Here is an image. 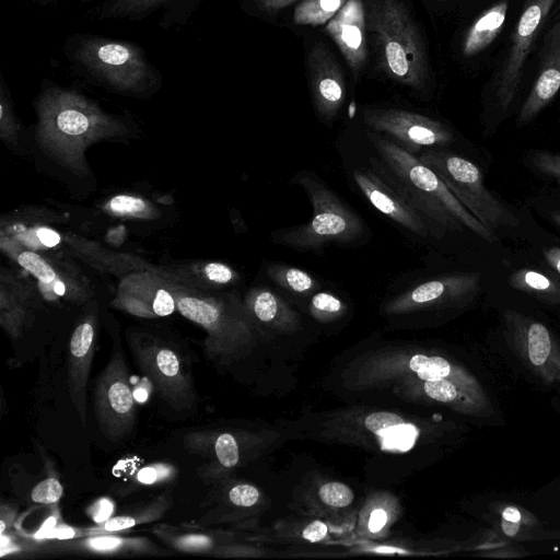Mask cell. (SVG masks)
<instances>
[{
  "instance_id": "obj_46",
  "label": "cell",
  "mask_w": 560,
  "mask_h": 560,
  "mask_svg": "<svg viewBox=\"0 0 560 560\" xmlns=\"http://www.w3.org/2000/svg\"><path fill=\"white\" fill-rule=\"evenodd\" d=\"M37 236L47 247H54L60 242V235L56 231L47 228L38 229Z\"/></svg>"
},
{
  "instance_id": "obj_51",
  "label": "cell",
  "mask_w": 560,
  "mask_h": 560,
  "mask_svg": "<svg viewBox=\"0 0 560 560\" xmlns=\"http://www.w3.org/2000/svg\"><path fill=\"white\" fill-rule=\"evenodd\" d=\"M248 1H252L256 7L260 5L264 8H270L271 3H275V2L283 3V2H289L292 0H248Z\"/></svg>"
},
{
  "instance_id": "obj_45",
  "label": "cell",
  "mask_w": 560,
  "mask_h": 560,
  "mask_svg": "<svg viewBox=\"0 0 560 560\" xmlns=\"http://www.w3.org/2000/svg\"><path fill=\"white\" fill-rule=\"evenodd\" d=\"M387 521V514L382 509H376L372 512L370 520H369V529L372 533H376L381 530Z\"/></svg>"
},
{
  "instance_id": "obj_55",
  "label": "cell",
  "mask_w": 560,
  "mask_h": 560,
  "mask_svg": "<svg viewBox=\"0 0 560 560\" xmlns=\"http://www.w3.org/2000/svg\"><path fill=\"white\" fill-rule=\"evenodd\" d=\"M78 1H79L80 3L85 4V3H92V2H93V1H95V0H78Z\"/></svg>"
},
{
  "instance_id": "obj_5",
  "label": "cell",
  "mask_w": 560,
  "mask_h": 560,
  "mask_svg": "<svg viewBox=\"0 0 560 560\" xmlns=\"http://www.w3.org/2000/svg\"><path fill=\"white\" fill-rule=\"evenodd\" d=\"M417 158L435 172L462 205L492 232L520 224L517 217L487 189L480 168L471 161L443 147L424 149Z\"/></svg>"
},
{
  "instance_id": "obj_23",
  "label": "cell",
  "mask_w": 560,
  "mask_h": 560,
  "mask_svg": "<svg viewBox=\"0 0 560 560\" xmlns=\"http://www.w3.org/2000/svg\"><path fill=\"white\" fill-rule=\"evenodd\" d=\"M491 527L515 542L560 540V530L548 529L544 525L530 526L505 521L494 514L486 515Z\"/></svg>"
},
{
  "instance_id": "obj_24",
  "label": "cell",
  "mask_w": 560,
  "mask_h": 560,
  "mask_svg": "<svg viewBox=\"0 0 560 560\" xmlns=\"http://www.w3.org/2000/svg\"><path fill=\"white\" fill-rule=\"evenodd\" d=\"M472 549L486 558H520L527 556L518 542L504 537L494 528L482 529L474 542Z\"/></svg>"
},
{
  "instance_id": "obj_36",
  "label": "cell",
  "mask_w": 560,
  "mask_h": 560,
  "mask_svg": "<svg viewBox=\"0 0 560 560\" xmlns=\"http://www.w3.org/2000/svg\"><path fill=\"white\" fill-rule=\"evenodd\" d=\"M229 498L237 506L249 508L258 501L259 492L250 485H238L230 490Z\"/></svg>"
},
{
  "instance_id": "obj_2",
  "label": "cell",
  "mask_w": 560,
  "mask_h": 560,
  "mask_svg": "<svg viewBox=\"0 0 560 560\" xmlns=\"http://www.w3.org/2000/svg\"><path fill=\"white\" fill-rule=\"evenodd\" d=\"M366 136L385 174L421 214L444 230L467 228L488 242L497 238L494 232L474 217L435 172L416 155L375 131H366Z\"/></svg>"
},
{
  "instance_id": "obj_15",
  "label": "cell",
  "mask_w": 560,
  "mask_h": 560,
  "mask_svg": "<svg viewBox=\"0 0 560 560\" xmlns=\"http://www.w3.org/2000/svg\"><path fill=\"white\" fill-rule=\"evenodd\" d=\"M560 89V19L549 28L539 54L538 73L525 100L517 124L535 118L556 96Z\"/></svg>"
},
{
  "instance_id": "obj_50",
  "label": "cell",
  "mask_w": 560,
  "mask_h": 560,
  "mask_svg": "<svg viewBox=\"0 0 560 560\" xmlns=\"http://www.w3.org/2000/svg\"><path fill=\"white\" fill-rule=\"evenodd\" d=\"M33 3L43 7V8H57L59 5V0H30Z\"/></svg>"
},
{
  "instance_id": "obj_7",
  "label": "cell",
  "mask_w": 560,
  "mask_h": 560,
  "mask_svg": "<svg viewBox=\"0 0 560 560\" xmlns=\"http://www.w3.org/2000/svg\"><path fill=\"white\" fill-rule=\"evenodd\" d=\"M504 335L513 353L538 380L560 387V342L541 322L517 311L503 314Z\"/></svg>"
},
{
  "instance_id": "obj_11",
  "label": "cell",
  "mask_w": 560,
  "mask_h": 560,
  "mask_svg": "<svg viewBox=\"0 0 560 560\" xmlns=\"http://www.w3.org/2000/svg\"><path fill=\"white\" fill-rule=\"evenodd\" d=\"M205 0H101L84 14L92 21L140 22L159 14L163 31L186 27Z\"/></svg>"
},
{
  "instance_id": "obj_28",
  "label": "cell",
  "mask_w": 560,
  "mask_h": 560,
  "mask_svg": "<svg viewBox=\"0 0 560 560\" xmlns=\"http://www.w3.org/2000/svg\"><path fill=\"white\" fill-rule=\"evenodd\" d=\"M310 310L318 318H330L338 316L345 310V304L331 292L317 291L311 298Z\"/></svg>"
},
{
  "instance_id": "obj_39",
  "label": "cell",
  "mask_w": 560,
  "mask_h": 560,
  "mask_svg": "<svg viewBox=\"0 0 560 560\" xmlns=\"http://www.w3.org/2000/svg\"><path fill=\"white\" fill-rule=\"evenodd\" d=\"M205 272L209 280L218 284L230 283L237 277L229 266L219 262L208 264L205 268Z\"/></svg>"
},
{
  "instance_id": "obj_49",
  "label": "cell",
  "mask_w": 560,
  "mask_h": 560,
  "mask_svg": "<svg viewBox=\"0 0 560 560\" xmlns=\"http://www.w3.org/2000/svg\"><path fill=\"white\" fill-rule=\"evenodd\" d=\"M57 526V520L55 516H50L46 520L39 530L34 535L35 538L43 539Z\"/></svg>"
},
{
  "instance_id": "obj_8",
  "label": "cell",
  "mask_w": 560,
  "mask_h": 560,
  "mask_svg": "<svg viewBox=\"0 0 560 560\" xmlns=\"http://www.w3.org/2000/svg\"><path fill=\"white\" fill-rule=\"evenodd\" d=\"M557 1L524 0L506 56L493 81L497 104L503 113L516 96L527 58Z\"/></svg>"
},
{
  "instance_id": "obj_19",
  "label": "cell",
  "mask_w": 560,
  "mask_h": 560,
  "mask_svg": "<svg viewBox=\"0 0 560 560\" xmlns=\"http://www.w3.org/2000/svg\"><path fill=\"white\" fill-rule=\"evenodd\" d=\"M312 95L318 116L326 124L338 115L343 102L341 77L335 71H319L312 75Z\"/></svg>"
},
{
  "instance_id": "obj_20",
  "label": "cell",
  "mask_w": 560,
  "mask_h": 560,
  "mask_svg": "<svg viewBox=\"0 0 560 560\" xmlns=\"http://www.w3.org/2000/svg\"><path fill=\"white\" fill-rule=\"evenodd\" d=\"M247 305L253 315L261 323L291 325L293 313L285 302L268 288L260 287L252 290Z\"/></svg>"
},
{
  "instance_id": "obj_3",
  "label": "cell",
  "mask_w": 560,
  "mask_h": 560,
  "mask_svg": "<svg viewBox=\"0 0 560 560\" xmlns=\"http://www.w3.org/2000/svg\"><path fill=\"white\" fill-rule=\"evenodd\" d=\"M292 183L305 190L312 218L304 224L275 231L273 243L306 252L331 244H353L363 237L364 220L314 173L299 172Z\"/></svg>"
},
{
  "instance_id": "obj_56",
  "label": "cell",
  "mask_w": 560,
  "mask_h": 560,
  "mask_svg": "<svg viewBox=\"0 0 560 560\" xmlns=\"http://www.w3.org/2000/svg\"><path fill=\"white\" fill-rule=\"evenodd\" d=\"M559 493H560V486H559V489H558Z\"/></svg>"
},
{
  "instance_id": "obj_42",
  "label": "cell",
  "mask_w": 560,
  "mask_h": 560,
  "mask_svg": "<svg viewBox=\"0 0 560 560\" xmlns=\"http://www.w3.org/2000/svg\"><path fill=\"white\" fill-rule=\"evenodd\" d=\"M114 510L113 503L107 499H100L91 506L90 514L96 523H103L110 518Z\"/></svg>"
},
{
  "instance_id": "obj_32",
  "label": "cell",
  "mask_w": 560,
  "mask_h": 560,
  "mask_svg": "<svg viewBox=\"0 0 560 560\" xmlns=\"http://www.w3.org/2000/svg\"><path fill=\"white\" fill-rule=\"evenodd\" d=\"M214 452L224 467H233L238 463V446L232 434H220L214 442Z\"/></svg>"
},
{
  "instance_id": "obj_41",
  "label": "cell",
  "mask_w": 560,
  "mask_h": 560,
  "mask_svg": "<svg viewBox=\"0 0 560 560\" xmlns=\"http://www.w3.org/2000/svg\"><path fill=\"white\" fill-rule=\"evenodd\" d=\"M138 520L133 516H115L103 522L100 529L104 532H119L136 526Z\"/></svg>"
},
{
  "instance_id": "obj_26",
  "label": "cell",
  "mask_w": 560,
  "mask_h": 560,
  "mask_svg": "<svg viewBox=\"0 0 560 560\" xmlns=\"http://www.w3.org/2000/svg\"><path fill=\"white\" fill-rule=\"evenodd\" d=\"M384 450L405 452L410 450L417 439L418 429L411 423L392 425L377 434Z\"/></svg>"
},
{
  "instance_id": "obj_31",
  "label": "cell",
  "mask_w": 560,
  "mask_h": 560,
  "mask_svg": "<svg viewBox=\"0 0 560 560\" xmlns=\"http://www.w3.org/2000/svg\"><path fill=\"white\" fill-rule=\"evenodd\" d=\"M82 545L96 552H116L131 546L140 545V542L116 536H93L85 539Z\"/></svg>"
},
{
  "instance_id": "obj_34",
  "label": "cell",
  "mask_w": 560,
  "mask_h": 560,
  "mask_svg": "<svg viewBox=\"0 0 560 560\" xmlns=\"http://www.w3.org/2000/svg\"><path fill=\"white\" fill-rule=\"evenodd\" d=\"M62 491L59 480L50 477L35 486L31 497L34 502L51 504L61 498Z\"/></svg>"
},
{
  "instance_id": "obj_1",
  "label": "cell",
  "mask_w": 560,
  "mask_h": 560,
  "mask_svg": "<svg viewBox=\"0 0 560 560\" xmlns=\"http://www.w3.org/2000/svg\"><path fill=\"white\" fill-rule=\"evenodd\" d=\"M69 71L113 93L149 97L163 85V73L138 43L75 32L61 46Z\"/></svg>"
},
{
  "instance_id": "obj_9",
  "label": "cell",
  "mask_w": 560,
  "mask_h": 560,
  "mask_svg": "<svg viewBox=\"0 0 560 560\" xmlns=\"http://www.w3.org/2000/svg\"><path fill=\"white\" fill-rule=\"evenodd\" d=\"M94 415L102 434L119 441L130 433L135 423V396L131 390L125 355L112 352L94 390Z\"/></svg>"
},
{
  "instance_id": "obj_12",
  "label": "cell",
  "mask_w": 560,
  "mask_h": 560,
  "mask_svg": "<svg viewBox=\"0 0 560 560\" xmlns=\"http://www.w3.org/2000/svg\"><path fill=\"white\" fill-rule=\"evenodd\" d=\"M352 178L372 207L411 233L428 236L429 230L421 213L393 184L376 158L371 160V167L354 168Z\"/></svg>"
},
{
  "instance_id": "obj_13",
  "label": "cell",
  "mask_w": 560,
  "mask_h": 560,
  "mask_svg": "<svg viewBox=\"0 0 560 560\" xmlns=\"http://www.w3.org/2000/svg\"><path fill=\"white\" fill-rule=\"evenodd\" d=\"M177 307L186 318L207 329L206 348L210 355L232 352L246 334L244 320L219 303L182 296L177 300Z\"/></svg>"
},
{
  "instance_id": "obj_44",
  "label": "cell",
  "mask_w": 560,
  "mask_h": 560,
  "mask_svg": "<svg viewBox=\"0 0 560 560\" xmlns=\"http://www.w3.org/2000/svg\"><path fill=\"white\" fill-rule=\"evenodd\" d=\"M160 468L158 466L144 467L138 472V479L142 483H153L165 475L161 474Z\"/></svg>"
},
{
  "instance_id": "obj_43",
  "label": "cell",
  "mask_w": 560,
  "mask_h": 560,
  "mask_svg": "<svg viewBox=\"0 0 560 560\" xmlns=\"http://www.w3.org/2000/svg\"><path fill=\"white\" fill-rule=\"evenodd\" d=\"M327 534V526L320 521H314L308 524L302 535L303 538L311 541L316 542L322 540Z\"/></svg>"
},
{
  "instance_id": "obj_47",
  "label": "cell",
  "mask_w": 560,
  "mask_h": 560,
  "mask_svg": "<svg viewBox=\"0 0 560 560\" xmlns=\"http://www.w3.org/2000/svg\"><path fill=\"white\" fill-rule=\"evenodd\" d=\"M78 536V532L69 526L62 525L59 527H55L46 537V539L55 538V539H70Z\"/></svg>"
},
{
  "instance_id": "obj_14",
  "label": "cell",
  "mask_w": 560,
  "mask_h": 560,
  "mask_svg": "<svg viewBox=\"0 0 560 560\" xmlns=\"http://www.w3.org/2000/svg\"><path fill=\"white\" fill-rule=\"evenodd\" d=\"M478 272H456L423 281L388 303L393 313L436 305H451L474 296L479 289Z\"/></svg>"
},
{
  "instance_id": "obj_18",
  "label": "cell",
  "mask_w": 560,
  "mask_h": 560,
  "mask_svg": "<svg viewBox=\"0 0 560 560\" xmlns=\"http://www.w3.org/2000/svg\"><path fill=\"white\" fill-rule=\"evenodd\" d=\"M509 1L500 0L487 8L468 28L462 51L465 57H472L489 47L501 33L506 20Z\"/></svg>"
},
{
  "instance_id": "obj_53",
  "label": "cell",
  "mask_w": 560,
  "mask_h": 560,
  "mask_svg": "<svg viewBox=\"0 0 560 560\" xmlns=\"http://www.w3.org/2000/svg\"><path fill=\"white\" fill-rule=\"evenodd\" d=\"M54 290L57 294L62 295L65 293V285L60 282H57L54 287Z\"/></svg>"
},
{
  "instance_id": "obj_38",
  "label": "cell",
  "mask_w": 560,
  "mask_h": 560,
  "mask_svg": "<svg viewBox=\"0 0 560 560\" xmlns=\"http://www.w3.org/2000/svg\"><path fill=\"white\" fill-rule=\"evenodd\" d=\"M109 208L117 213H138L145 208V203L140 198L116 196L110 200Z\"/></svg>"
},
{
  "instance_id": "obj_25",
  "label": "cell",
  "mask_w": 560,
  "mask_h": 560,
  "mask_svg": "<svg viewBox=\"0 0 560 560\" xmlns=\"http://www.w3.org/2000/svg\"><path fill=\"white\" fill-rule=\"evenodd\" d=\"M342 0H306L294 13L298 23L317 25L331 18L340 8Z\"/></svg>"
},
{
  "instance_id": "obj_17",
  "label": "cell",
  "mask_w": 560,
  "mask_h": 560,
  "mask_svg": "<svg viewBox=\"0 0 560 560\" xmlns=\"http://www.w3.org/2000/svg\"><path fill=\"white\" fill-rule=\"evenodd\" d=\"M364 22L361 1L349 0L327 26V32L339 46L353 72L358 71L365 60Z\"/></svg>"
},
{
  "instance_id": "obj_29",
  "label": "cell",
  "mask_w": 560,
  "mask_h": 560,
  "mask_svg": "<svg viewBox=\"0 0 560 560\" xmlns=\"http://www.w3.org/2000/svg\"><path fill=\"white\" fill-rule=\"evenodd\" d=\"M318 494L324 503L334 508H345L353 501L352 490L345 483L337 481L323 485Z\"/></svg>"
},
{
  "instance_id": "obj_16",
  "label": "cell",
  "mask_w": 560,
  "mask_h": 560,
  "mask_svg": "<svg viewBox=\"0 0 560 560\" xmlns=\"http://www.w3.org/2000/svg\"><path fill=\"white\" fill-rule=\"evenodd\" d=\"M86 317L74 328L68 350V389L83 428L86 422V385L95 350V325Z\"/></svg>"
},
{
  "instance_id": "obj_33",
  "label": "cell",
  "mask_w": 560,
  "mask_h": 560,
  "mask_svg": "<svg viewBox=\"0 0 560 560\" xmlns=\"http://www.w3.org/2000/svg\"><path fill=\"white\" fill-rule=\"evenodd\" d=\"M530 163L539 173L560 180V153L536 151Z\"/></svg>"
},
{
  "instance_id": "obj_27",
  "label": "cell",
  "mask_w": 560,
  "mask_h": 560,
  "mask_svg": "<svg viewBox=\"0 0 560 560\" xmlns=\"http://www.w3.org/2000/svg\"><path fill=\"white\" fill-rule=\"evenodd\" d=\"M489 511L491 514L512 523L530 526L544 525V523L534 513L517 503L494 501L490 503Z\"/></svg>"
},
{
  "instance_id": "obj_30",
  "label": "cell",
  "mask_w": 560,
  "mask_h": 560,
  "mask_svg": "<svg viewBox=\"0 0 560 560\" xmlns=\"http://www.w3.org/2000/svg\"><path fill=\"white\" fill-rule=\"evenodd\" d=\"M18 260L40 282L50 283L55 279L54 269L39 255L33 252H23L19 255Z\"/></svg>"
},
{
  "instance_id": "obj_35",
  "label": "cell",
  "mask_w": 560,
  "mask_h": 560,
  "mask_svg": "<svg viewBox=\"0 0 560 560\" xmlns=\"http://www.w3.org/2000/svg\"><path fill=\"white\" fill-rule=\"evenodd\" d=\"M405 422L398 415L388 411H378L365 418V427L376 435L385 429Z\"/></svg>"
},
{
  "instance_id": "obj_21",
  "label": "cell",
  "mask_w": 560,
  "mask_h": 560,
  "mask_svg": "<svg viewBox=\"0 0 560 560\" xmlns=\"http://www.w3.org/2000/svg\"><path fill=\"white\" fill-rule=\"evenodd\" d=\"M509 283L512 288L548 303L560 304V281L535 269L514 271Z\"/></svg>"
},
{
  "instance_id": "obj_4",
  "label": "cell",
  "mask_w": 560,
  "mask_h": 560,
  "mask_svg": "<svg viewBox=\"0 0 560 560\" xmlns=\"http://www.w3.org/2000/svg\"><path fill=\"white\" fill-rule=\"evenodd\" d=\"M365 21L375 37L378 61L389 78L421 88L428 77L424 46L400 1L369 0Z\"/></svg>"
},
{
  "instance_id": "obj_54",
  "label": "cell",
  "mask_w": 560,
  "mask_h": 560,
  "mask_svg": "<svg viewBox=\"0 0 560 560\" xmlns=\"http://www.w3.org/2000/svg\"><path fill=\"white\" fill-rule=\"evenodd\" d=\"M550 215L553 222L560 226V211L551 212Z\"/></svg>"
},
{
  "instance_id": "obj_37",
  "label": "cell",
  "mask_w": 560,
  "mask_h": 560,
  "mask_svg": "<svg viewBox=\"0 0 560 560\" xmlns=\"http://www.w3.org/2000/svg\"><path fill=\"white\" fill-rule=\"evenodd\" d=\"M174 544L180 550L201 551L211 547L212 539L206 535L191 534L176 538Z\"/></svg>"
},
{
  "instance_id": "obj_40",
  "label": "cell",
  "mask_w": 560,
  "mask_h": 560,
  "mask_svg": "<svg viewBox=\"0 0 560 560\" xmlns=\"http://www.w3.org/2000/svg\"><path fill=\"white\" fill-rule=\"evenodd\" d=\"M152 308L154 315L167 316L174 312L175 301L166 290L160 289L155 292Z\"/></svg>"
},
{
  "instance_id": "obj_22",
  "label": "cell",
  "mask_w": 560,
  "mask_h": 560,
  "mask_svg": "<svg viewBox=\"0 0 560 560\" xmlns=\"http://www.w3.org/2000/svg\"><path fill=\"white\" fill-rule=\"evenodd\" d=\"M267 276L277 287L299 295H313L322 287L307 271L287 264H271Z\"/></svg>"
},
{
  "instance_id": "obj_10",
  "label": "cell",
  "mask_w": 560,
  "mask_h": 560,
  "mask_svg": "<svg viewBox=\"0 0 560 560\" xmlns=\"http://www.w3.org/2000/svg\"><path fill=\"white\" fill-rule=\"evenodd\" d=\"M363 119L372 131L386 136L416 156L422 149L446 147L455 140L443 122L405 109L369 108Z\"/></svg>"
},
{
  "instance_id": "obj_6",
  "label": "cell",
  "mask_w": 560,
  "mask_h": 560,
  "mask_svg": "<svg viewBox=\"0 0 560 560\" xmlns=\"http://www.w3.org/2000/svg\"><path fill=\"white\" fill-rule=\"evenodd\" d=\"M129 345L139 369L170 407L187 411L196 406L192 377L177 350L153 337H133Z\"/></svg>"
},
{
  "instance_id": "obj_52",
  "label": "cell",
  "mask_w": 560,
  "mask_h": 560,
  "mask_svg": "<svg viewBox=\"0 0 560 560\" xmlns=\"http://www.w3.org/2000/svg\"><path fill=\"white\" fill-rule=\"evenodd\" d=\"M133 396H135V399H137L138 401H144L148 397V394L144 389L137 388L136 390H133Z\"/></svg>"
},
{
  "instance_id": "obj_48",
  "label": "cell",
  "mask_w": 560,
  "mask_h": 560,
  "mask_svg": "<svg viewBox=\"0 0 560 560\" xmlns=\"http://www.w3.org/2000/svg\"><path fill=\"white\" fill-rule=\"evenodd\" d=\"M545 259L560 277V247H549L544 252Z\"/></svg>"
}]
</instances>
